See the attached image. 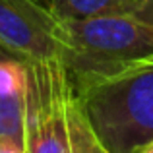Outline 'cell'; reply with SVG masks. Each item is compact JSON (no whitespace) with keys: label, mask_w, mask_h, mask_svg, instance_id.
<instances>
[{"label":"cell","mask_w":153,"mask_h":153,"mask_svg":"<svg viewBox=\"0 0 153 153\" xmlns=\"http://www.w3.org/2000/svg\"><path fill=\"white\" fill-rule=\"evenodd\" d=\"M70 83L108 153H140L153 142V54Z\"/></svg>","instance_id":"1"},{"label":"cell","mask_w":153,"mask_h":153,"mask_svg":"<svg viewBox=\"0 0 153 153\" xmlns=\"http://www.w3.org/2000/svg\"><path fill=\"white\" fill-rule=\"evenodd\" d=\"M62 62L72 78L112 72L153 54V27L132 14H107L85 19H60Z\"/></svg>","instance_id":"2"},{"label":"cell","mask_w":153,"mask_h":153,"mask_svg":"<svg viewBox=\"0 0 153 153\" xmlns=\"http://www.w3.org/2000/svg\"><path fill=\"white\" fill-rule=\"evenodd\" d=\"M25 66V151L70 153V74L62 58L29 60Z\"/></svg>","instance_id":"3"},{"label":"cell","mask_w":153,"mask_h":153,"mask_svg":"<svg viewBox=\"0 0 153 153\" xmlns=\"http://www.w3.org/2000/svg\"><path fill=\"white\" fill-rule=\"evenodd\" d=\"M62 23L45 0H0V58H62Z\"/></svg>","instance_id":"4"},{"label":"cell","mask_w":153,"mask_h":153,"mask_svg":"<svg viewBox=\"0 0 153 153\" xmlns=\"http://www.w3.org/2000/svg\"><path fill=\"white\" fill-rule=\"evenodd\" d=\"M138 0H45L58 19H85L107 14H130Z\"/></svg>","instance_id":"5"},{"label":"cell","mask_w":153,"mask_h":153,"mask_svg":"<svg viewBox=\"0 0 153 153\" xmlns=\"http://www.w3.org/2000/svg\"><path fill=\"white\" fill-rule=\"evenodd\" d=\"M68 128H70V153H108L87 122L72 83L68 99Z\"/></svg>","instance_id":"6"},{"label":"cell","mask_w":153,"mask_h":153,"mask_svg":"<svg viewBox=\"0 0 153 153\" xmlns=\"http://www.w3.org/2000/svg\"><path fill=\"white\" fill-rule=\"evenodd\" d=\"M25 91L0 95V138L16 140L23 146H25Z\"/></svg>","instance_id":"7"},{"label":"cell","mask_w":153,"mask_h":153,"mask_svg":"<svg viewBox=\"0 0 153 153\" xmlns=\"http://www.w3.org/2000/svg\"><path fill=\"white\" fill-rule=\"evenodd\" d=\"M130 14L142 19L143 23H147L149 27H153V0H138Z\"/></svg>","instance_id":"8"},{"label":"cell","mask_w":153,"mask_h":153,"mask_svg":"<svg viewBox=\"0 0 153 153\" xmlns=\"http://www.w3.org/2000/svg\"><path fill=\"white\" fill-rule=\"evenodd\" d=\"M0 153H27L25 146L16 140H8V138H0Z\"/></svg>","instance_id":"9"},{"label":"cell","mask_w":153,"mask_h":153,"mask_svg":"<svg viewBox=\"0 0 153 153\" xmlns=\"http://www.w3.org/2000/svg\"><path fill=\"white\" fill-rule=\"evenodd\" d=\"M140 153H153V142H149V143H147V146L143 147V149L140 151Z\"/></svg>","instance_id":"10"}]
</instances>
